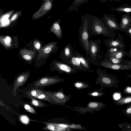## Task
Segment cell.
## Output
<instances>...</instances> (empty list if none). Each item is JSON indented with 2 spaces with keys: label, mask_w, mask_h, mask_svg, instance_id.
<instances>
[{
  "label": "cell",
  "mask_w": 131,
  "mask_h": 131,
  "mask_svg": "<svg viewBox=\"0 0 131 131\" xmlns=\"http://www.w3.org/2000/svg\"><path fill=\"white\" fill-rule=\"evenodd\" d=\"M111 9L113 11H116L119 12H131V5L126 3L123 5L113 8L111 7Z\"/></svg>",
  "instance_id": "21"
},
{
  "label": "cell",
  "mask_w": 131,
  "mask_h": 131,
  "mask_svg": "<svg viewBox=\"0 0 131 131\" xmlns=\"http://www.w3.org/2000/svg\"><path fill=\"white\" fill-rule=\"evenodd\" d=\"M126 55L128 58H131V48L130 50L127 52Z\"/></svg>",
  "instance_id": "37"
},
{
  "label": "cell",
  "mask_w": 131,
  "mask_h": 131,
  "mask_svg": "<svg viewBox=\"0 0 131 131\" xmlns=\"http://www.w3.org/2000/svg\"><path fill=\"white\" fill-rule=\"evenodd\" d=\"M28 97L31 100V104L36 107H43L48 106L47 104L36 99L35 98L32 97Z\"/></svg>",
  "instance_id": "24"
},
{
  "label": "cell",
  "mask_w": 131,
  "mask_h": 131,
  "mask_svg": "<svg viewBox=\"0 0 131 131\" xmlns=\"http://www.w3.org/2000/svg\"><path fill=\"white\" fill-rule=\"evenodd\" d=\"M53 64L54 70L60 73H65L69 74H72L77 72V69L72 66L65 63L63 61L54 60Z\"/></svg>",
  "instance_id": "5"
},
{
  "label": "cell",
  "mask_w": 131,
  "mask_h": 131,
  "mask_svg": "<svg viewBox=\"0 0 131 131\" xmlns=\"http://www.w3.org/2000/svg\"><path fill=\"white\" fill-rule=\"evenodd\" d=\"M75 56L74 50L72 45L69 43L67 44L62 50L59 56L64 63L69 65L72 58Z\"/></svg>",
  "instance_id": "8"
},
{
  "label": "cell",
  "mask_w": 131,
  "mask_h": 131,
  "mask_svg": "<svg viewBox=\"0 0 131 131\" xmlns=\"http://www.w3.org/2000/svg\"><path fill=\"white\" fill-rule=\"evenodd\" d=\"M92 95L94 96H96L97 95L98 93L96 92H95L93 93Z\"/></svg>",
  "instance_id": "40"
},
{
  "label": "cell",
  "mask_w": 131,
  "mask_h": 131,
  "mask_svg": "<svg viewBox=\"0 0 131 131\" xmlns=\"http://www.w3.org/2000/svg\"><path fill=\"white\" fill-rule=\"evenodd\" d=\"M24 107L26 111L32 114H37L35 110L31 106L27 104H24Z\"/></svg>",
  "instance_id": "27"
},
{
  "label": "cell",
  "mask_w": 131,
  "mask_h": 131,
  "mask_svg": "<svg viewBox=\"0 0 131 131\" xmlns=\"http://www.w3.org/2000/svg\"><path fill=\"white\" fill-rule=\"evenodd\" d=\"M97 72L105 86L111 88H118V84L119 82L115 76L107 73L106 70H102L100 68H97Z\"/></svg>",
  "instance_id": "4"
},
{
  "label": "cell",
  "mask_w": 131,
  "mask_h": 131,
  "mask_svg": "<svg viewBox=\"0 0 131 131\" xmlns=\"http://www.w3.org/2000/svg\"><path fill=\"white\" fill-rule=\"evenodd\" d=\"M104 59L111 61L114 63L117 64H121V62L123 59L116 58L110 57L105 55L104 56Z\"/></svg>",
  "instance_id": "26"
},
{
  "label": "cell",
  "mask_w": 131,
  "mask_h": 131,
  "mask_svg": "<svg viewBox=\"0 0 131 131\" xmlns=\"http://www.w3.org/2000/svg\"><path fill=\"white\" fill-rule=\"evenodd\" d=\"M61 21V19H60L54 22L50 30L51 32L54 33L59 40L63 36L62 29L59 25Z\"/></svg>",
  "instance_id": "17"
},
{
  "label": "cell",
  "mask_w": 131,
  "mask_h": 131,
  "mask_svg": "<svg viewBox=\"0 0 131 131\" xmlns=\"http://www.w3.org/2000/svg\"><path fill=\"white\" fill-rule=\"evenodd\" d=\"M89 0H75L68 10L69 12L75 9L77 7L88 2Z\"/></svg>",
  "instance_id": "23"
},
{
  "label": "cell",
  "mask_w": 131,
  "mask_h": 131,
  "mask_svg": "<svg viewBox=\"0 0 131 131\" xmlns=\"http://www.w3.org/2000/svg\"><path fill=\"white\" fill-rule=\"evenodd\" d=\"M34 46L35 48L38 50L40 48V45L39 41L37 40L35 41L34 42Z\"/></svg>",
  "instance_id": "29"
},
{
  "label": "cell",
  "mask_w": 131,
  "mask_h": 131,
  "mask_svg": "<svg viewBox=\"0 0 131 131\" xmlns=\"http://www.w3.org/2000/svg\"><path fill=\"white\" fill-rule=\"evenodd\" d=\"M28 97H33L52 103L53 102L45 93L44 90L37 88L32 89L25 93Z\"/></svg>",
  "instance_id": "9"
},
{
  "label": "cell",
  "mask_w": 131,
  "mask_h": 131,
  "mask_svg": "<svg viewBox=\"0 0 131 131\" xmlns=\"http://www.w3.org/2000/svg\"><path fill=\"white\" fill-rule=\"evenodd\" d=\"M88 30L91 36H95L102 35L110 38H114L117 35L115 30L108 27L103 18L101 19L97 17H89Z\"/></svg>",
  "instance_id": "1"
},
{
  "label": "cell",
  "mask_w": 131,
  "mask_h": 131,
  "mask_svg": "<svg viewBox=\"0 0 131 131\" xmlns=\"http://www.w3.org/2000/svg\"><path fill=\"white\" fill-rule=\"evenodd\" d=\"M127 52L124 49L112 48L108 49L105 55L119 59H124Z\"/></svg>",
  "instance_id": "13"
},
{
  "label": "cell",
  "mask_w": 131,
  "mask_h": 131,
  "mask_svg": "<svg viewBox=\"0 0 131 131\" xmlns=\"http://www.w3.org/2000/svg\"><path fill=\"white\" fill-rule=\"evenodd\" d=\"M75 55L78 57L80 59L81 63L83 66L88 71H91L92 72V71L91 70V67L90 66L91 63H90L86 58L80 53L78 51L74 50Z\"/></svg>",
  "instance_id": "18"
},
{
  "label": "cell",
  "mask_w": 131,
  "mask_h": 131,
  "mask_svg": "<svg viewBox=\"0 0 131 131\" xmlns=\"http://www.w3.org/2000/svg\"><path fill=\"white\" fill-rule=\"evenodd\" d=\"M114 103L118 106H121L131 102V95L124 96L120 99L115 100Z\"/></svg>",
  "instance_id": "22"
},
{
  "label": "cell",
  "mask_w": 131,
  "mask_h": 131,
  "mask_svg": "<svg viewBox=\"0 0 131 131\" xmlns=\"http://www.w3.org/2000/svg\"><path fill=\"white\" fill-rule=\"evenodd\" d=\"M58 80L57 78L53 77H44L36 81L34 85L37 87L47 86L57 82Z\"/></svg>",
  "instance_id": "14"
},
{
  "label": "cell",
  "mask_w": 131,
  "mask_h": 131,
  "mask_svg": "<svg viewBox=\"0 0 131 131\" xmlns=\"http://www.w3.org/2000/svg\"><path fill=\"white\" fill-rule=\"evenodd\" d=\"M103 17L106 24L110 28L123 32L120 28L119 23H118L117 18L114 17L113 14H104Z\"/></svg>",
  "instance_id": "10"
},
{
  "label": "cell",
  "mask_w": 131,
  "mask_h": 131,
  "mask_svg": "<svg viewBox=\"0 0 131 131\" xmlns=\"http://www.w3.org/2000/svg\"><path fill=\"white\" fill-rule=\"evenodd\" d=\"M30 75L29 72L24 73L19 75L15 79L14 82L12 94L15 97L16 95V91L19 87L22 86L26 81Z\"/></svg>",
  "instance_id": "12"
},
{
  "label": "cell",
  "mask_w": 131,
  "mask_h": 131,
  "mask_svg": "<svg viewBox=\"0 0 131 131\" xmlns=\"http://www.w3.org/2000/svg\"><path fill=\"white\" fill-rule=\"evenodd\" d=\"M52 5L51 3L48 2L47 3L45 6V9L47 10H49L52 7Z\"/></svg>",
  "instance_id": "31"
},
{
  "label": "cell",
  "mask_w": 131,
  "mask_h": 131,
  "mask_svg": "<svg viewBox=\"0 0 131 131\" xmlns=\"http://www.w3.org/2000/svg\"><path fill=\"white\" fill-rule=\"evenodd\" d=\"M110 1V2H113L114 0H100V1L101 3H104L108 1Z\"/></svg>",
  "instance_id": "38"
},
{
  "label": "cell",
  "mask_w": 131,
  "mask_h": 131,
  "mask_svg": "<svg viewBox=\"0 0 131 131\" xmlns=\"http://www.w3.org/2000/svg\"><path fill=\"white\" fill-rule=\"evenodd\" d=\"M58 42V41L52 42L44 46L39 51L37 59L45 58L47 54L56 51L58 49V46H57Z\"/></svg>",
  "instance_id": "11"
},
{
  "label": "cell",
  "mask_w": 131,
  "mask_h": 131,
  "mask_svg": "<svg viewBox=\"0 0 131 131\" xmlns=\"http://www.w3.org/2000/svg\"><path fill=\"white\" fill-rule=\"evenodd\" d=\"M121 0H114L116 2H119Z\"/></svg>",
  "instance_id": "42"
},
{
  "label": "cell",
  "mask_w": 131,
  "mask_h": 131,
  "mask_svg": "<svg viewBox=\"0 0 131 131\" xmlns=\"http://www.w3.org/2000/svg\"><path fill=\"white\" fill-rule=\"evenodd\" d=\"M126 75L127 77L131 79V74H127Z\"/></svg>",
  "instance_id": "41"
},
{
  "label": "cell",
  "mask_w": 131,
  "mask_h": 131,
  "mask_svg": "<svg viewBox=\"0 0 131 131\" xmlns=\"http://www.w3.org/2000/svg\"><path fill=\"white\" fill-rule=\"evenodd\" d=\"M1 43L6 48H9L12 47L13 45V42L12 38L8 36H0Z\"/></svg>",
  "instance_id": "19"
},
{
  "label": "cell",
  "mask_w": 131,
  "mask_h": 131,
  "mask_svg": "<svg viewBox=\"0 0 131 131\" xmlns=\"http://www.w3.org/2000/svg\"><path fill=\"white\" fill-rule=\"evenodd\" d=\"M119 24L123 32L125 33L127 30L131 27V16L129 13L125 12L122 15Z\"/></svg>",
  "instance_id": "15"
},
{
  "label": "cell",
  "mask_w": 131,
  "mask_h": 131,
  "mask_svg": "<svg viewBox=\"0 0 131 131\" xmlns=\"http://www.w3.org/2000/svg\"><path fill=\"white\" fill-rule=\"evenodd\" d=\"M17 16L18 15L17 14H14L11 18V20L13 21L15 20L17 18Z\"/></svg>",
  "instance_id": "34"
},
{
  "label": "cell",
  "mask_w": 131,
  "mask_h": 131,
  "mask_svg": "<svg viewBox=\"0 0 131 131\" xmlns=\"http://www.w3.org/2000/svg\"><path fill=\"white\" fill-rule=\"evenodd\" d=\"M97 66L115 70H131V66L114 63L105 59L100 61Z\"/></svg>",
  "instance_id": "7"
},
{
  "label": "cell",
  "mask_w": 131,
  "mask_h": 131,
  "mask_svg": "<svg viewBox=\"0 0 131 131\" xmlns=\"http://www.w3.org/2000/svg\"><path fill=\"white\" fill-rule=\"evenodd\" d=\"M117 36L115 39L114 38H108L104 40V43L108 48H114L124 49L125 45L122 36L118 31H117Z\"/></svg>",
  "instance_id": "6"
},
{
  "label": "cell",
  "mask_w": 131,
  "mask_h": 131,
  "mask_svg": "<svg viewBox=\"0 0 131 131\" xmlns=\"http://www.w3.org/2000/svg\"><path fill=\"white\" fill-rule=\"evenodd\" d=\"M123 113L129 118H131V102L128 104L125 110H122Z\"/></svg>",
  "instance_id": "25"
},
{
  "label": "cell",
  "mask_w": 131,
  "mask_h": 131,
  "mask_svg": "<svg viewBox=\"0 0 131 131\" xmlns=\"http://www.w3.org/2000/svg\"><path fill=\"white\" fill-rule=\"evenodd\" d=\"M101 42L100 39L89 40V54L86 58L90 63L94 65L97 66L102 58V54H100Z\"/></svg>",
  "instance_id": "3"
},
{
  "label": "cell",
  "mask_w": 131,
  "mask_h": 131,
  "mask_svg": "<svg viewBox=\"0 0 131 131\" xmlns=\"http://www.w3.org/2000/svg\"><path fill=\"white\" fill-rule=\"evenodd\" d=\"M69 65L77 70L84 71H88L82 65L80 59L75 55L72 58Z\"/></svg>",
  "instance_id": "16"
},
{
  "label": "cell",
  "mask_w": 131,
  "mask_h": 131,
  "mask_svg": "<svg viewBox=\"0 0 131 131\" xmlns=\"http://www.w3.org/2000/svg\"><path fill=\"white\" fill-rule=\"evenodd\" d=\"M121 64L131 66V60H125L123 59V60L121 62Z\"/></svg>",
  "instance_id": "30"
},
{
  "label": "cell",
  "mask_w": 131,
  "mask_h": 131,
  "mask_svg": "<svg viewBox=\"0 0 131 131\" xmlns=\"http://www.w3.org/2000/svg\"><path fill=\"white\" fill-rule=\"evenodd\" d=\"M89 17L83 16L82 23L79 31V40L81 48L88 56L89 54V39L91 35L88 30Z\"/></svg>",
  "instance_id": "2"
},
{
  "label": "cell",
  "mask_w": 131,
  "mask_h": 131,
  "mask_svg": "<svg viewBox=\"0 0 131 131\" xmlns=\"http://www.w3.org/2000/svg\"><path fill=\"white\" fill-rule=\"evenodd\" d=\"M89 107L92 108H95L98 106L97 104L95 102H91L89 104Z\"/></svg>",
  "instance_id": "32"
},
{
  "label": "cell",
  "mask_w": 131,
  "mask_h": 131,
  "mask_svg": "<svg viewBox=\"0 0 131 131\" xmlns=\"http://www.w3.org/2000/svg\"><path fill=\"white\" fill-rule=\"evenodd\" d=\"M0 105L1 106L5 107L8 110H10L9 108L8 107H7L5 105V104L4 103H3V102L1 101V99L0 100Z\"/></svg>",
  "instance_id": "35"
},
{
  "label": "cell",
  "mask_w": 131,
  "mask_h": 131,
  "mask_svg": "<svg viewBox=\"0 0 131 131\" xmlns=\"http://www.w3.org/2000/svg\"><path fill=\"white\" fill-rule=\"evenodd\" d=\"M21 57L26 60H31L34 56L36 53L34 51L28 50L25 49H22L20 52Z\"/></svg>",
  "instance_id": "20"
},
{
  "label": "cell",
  "mask_w": 131,
  "mask_h": 131,
  "mask_svg": "<svg viewBox=\"0 0 131 131\" xmlns=\"http://www.w3.org/2000/svg\"><path fill=\"white\" fill-rule=\"evenodd\" d=\"M75 85L77 87L79 88L81 87L82 86V84L80 83H77L75 84Z\"/></svg>",
  "instance_id": "36"
},
{
  "label": "cell",
  "mask_w": 131,
  "mask_h": 131,
  "mask_svg": "<svg viewBox=\"0 0 131 131\" xmlns=\"http://www.w3.org/2000/svg\"><path fill=\"white\" fill-rule=\"evenodd\" d=\"M123 92L125 94L131 95V86H126L124 89Z\"/></svg>",
  "instance_id": "28"
},
{
  "label": "cell",
  "mask_w": 131,
  "mask_h": 131,
  "mask_svg": "<svg viewBox=\"0 0 131 131\" xmlns=\"http://www.w3.org/2000/svg\"><path fill=\"white\" fill-rule=\"evenodd\" d=\"M125 33L128 35L131 39V27L127 30Z\"/></svg>",
  "instance_id": "33"
},
{
  "label": "cell",
  "mask_w": 131,
  "mask_h": 131,
  "mask_svg": "<svg viewBox=\"0 0 131 131\" xmlns=\"http://www.w3.org/2000/svg\"><path fill=\"white\" fill-rule=\"evenodd\" d=\"M58 125L59 126L64 128H66L67 127V125L64 124H59Z\"/></svg>",
  "instance_id": "39"
}]
</instances>
